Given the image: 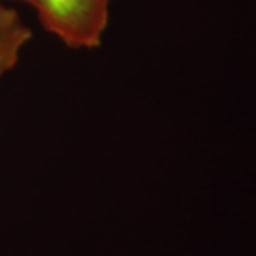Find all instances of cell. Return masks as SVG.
I'll return each instance as SVG.
<instances>
[{
	"label": "cell",
	"instance_id": "3957f363",
	"mask_svg": "<svg viewBox=\"0 0 256 256\" xmlns=\"http://www.w3.org/2000/svg\"><path fill=\"white\" fill-rule=\"evenodd\" d=\"M6 2H13V3H23V4H28L30 6L32 0H0V3H6Z\"/></svg>",
	"mask_w": 256,
	"mask_h": 256
},
{
	"label": "cell",
	"instance_id": "7a4b0ae2",
	"mask_svg": "<svg viewBox=\"0 0 256 256\" xmlns=\"http://www.w3.org/2000/svg\"><path fill=\"white\" fill-rule=\"evenodd\" d=\"M33 32L23 22L18 10L0 3V82L16 66Z\"/></svg>",
	"mask_w": 256,
	"mask_h": 256
},
{
	"label": "cell",
	"instance_id": "6da1fadb",
	"mask_svg": "<svg viewBox=\"0 0 256 256\" xmlns=\"http://www.w3.org/2000/svg\"><path fill=\"white\" fill-rule=\"evenodd\" d=\"M42 28L73 50H96L110 23L111 0H32Z\"/></svg>",
	"mask_w": 256,
	"mask_h": 256
}]
</instances>
